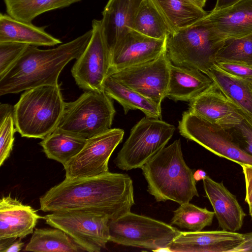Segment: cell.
<instances>
[{
  "label": "cell",
  "instance_id": "20",
  "mask_svg": "<svg viewBox=\"0 0 252 252\" xmlns=\"http://www.w3.org/2000/svg\"><path fill=\"white\" fill-rule=\"evenodd\" d=\"M144 0H109L102 12L103 32L110 50L132 30Z\"/></svg>",
  "mask_w": 252,
  "mask_h": 252
},
{
  "label": "cell",
  "instance_id": "9",
  "mask_svg": "<svg viewBox=\"0 0 252 252\" xmlns=\"http://www.w3.org/2000/svg\"><path fill=\"white\" fill-rule=\"evenodd\" d=\"M48 224L62 229L85 251L99 252L109 241V218L89 210L52 212L43 218Z\"/></svg>",
  "mask_w": 252,
  "mask_h": 252
},
{
  "label": "cell",
  "instance_id": "29",
  "mask_svg": "<svg viewBox=\"0 0 252 252\" xmlns=\"http://www.w3.org/2000/svg\"><path fill=\"white\" fill-rule=\"evenodd\" d=\"M132 30L146 36L165 39L170 31L152 0H144L134 18Z\"/></svg>",
  "mask_w": 252,
  "mask_h": 252
},
{
  "label": "cell",
  "instance_id": "32",
  "mask_svg": "<svg viewBox=\"0 0 252 252\" xmlns=\"http://www.w3.org/2000/svg\"><path fill=\"white\" fill-rule=\"evenodd\" d=\"M14 118V106L0 105V166L9 157L13 149L14 134L16 131Z\"/></svg>",
  "mask_w": 252,
  "mask_h": 252
},
{
  "label": "cell",
  "instance_id": "34",
  "mask_svg": "<svg viewBox=\"0 0 252 252\" xmlns=\"http://www.w3.org/2000/svg\"><path fill=\"white\" fill-rule=\"evenodd\" d=\"M29 45L19 42H0V77L8 70Z\"/></svg>",
  "mask_w": 252,
  "mask_h": 252
},
{
  "label": "cell",
  "instance_id": "8",
  "mask_svg": "<svg viewBox=\"0 0 252 252\" xmlns=\"http://www.w3.org/2000/svg\"><path fill=\"white\" fill-rule=\"evenodd\" d=\"M175 130L161 119L145 117L131 129L114 162L125 171L141 168L165 147Z\"/></svg>",
  "mask_w": 252,
  "mask_h": 252
},
{
  "label": "cell",
  "instance_id": "6",
  "mask_svg": "<svg viewBox=\"0 0 252 252\" xmlns=\"http://www.w3.org/2000/svg\"><path fill=\"white\" fill-rule=\"evenodd\" d=\"M104 91H86L76 100L66 103L55 129L85 139L111 128L116 110Z\"/></svg>",
  "mask_w": 252,
  "mask_h": 252
},
{
  "label": "cell",
  "instance_id": "18",
  "mask_svg": "<svg viewBox=\"0 0 252 252\" xmlns=\"http://www.w3.org/2000/svg\"><path fill=\"white\" fill-rule=\"evenodd\" d=\"M38 215L31 206L9 194L0 200V239H23L33 233Z\"/></svg>",
  "mask_w": 252,
  "mask_h": 252
},
{
  "label": "cell",
  "instance_id": "22",
  "mask_svg": "<svg viewBox=\"0 0 252 252\" xmlns=\"http://www.w3.org/2000/svg\"><path fill=\"white\" fill-rule=\"evenodd\" d=\"M170 31L188 27L206 16V2L201 0H152Z\"/></svg>",
  "mask_w": 252,
  "mask_h": 252
},
{
  "label": "cell",
  "instance_id": "36",
  "mask_svg": "<svg viewBox=\"0 0 252 252\" xmlns=\"http://www.w3.org/2000/svg\"><path fill=\"white\" fill-rule=\"evenodd\" d=\"M246 184L245 201L249 208V214L252 219V166L241 165Z\"/></svg>",
  "mask_w": 252,
  "mask_h": 252
},
{
  "label": "cell",
  "instance_id": "38",
  "mask_svg": "<svg viewBox=\"0 0 252 252\" xmlns=\"http://www.w3.org/2000/svg\"><path fill=\"white\" fill-rule=\"evenodd\" d=\"M24 246V243L21 239L14 240L4 250L3 252H17L21 250Z\"/></svg>",
  "mask_w": 252,
  "mask_h": 252
},
{
  "label": "cell",
  "instance_id": "14",
  "mask_svg": "<svg viewBox=\"0 0 252 252\" xmlns=\"http://www.w3.org/2000/svg\"><path fill=\"white\" fill-rule=\"evenodd\" d=\"M166 40L151 38L131 30L110 50L109 75L158 57L166 50Z\"/></svg>",
  "mask_w": 252,
  "mask_h": 252
},
{
  "label": "cell",
  "instance_id": "12",
  "mask_svg": "<svg viewBox=\"0 0 252 252\" xmlns=\"http://www.w3.org/2000/svg\"><path fill=\"white\" fill-rule=\"evenodd\" d=\"M124 135L123 129L114 128L87 139L82 150L63 166L65 179L93 177L109 172V158Z\"/></svg>",
  "mask_w": 252,
  "mask_h": 252
},
{
  "label": "cell",
  "instance_id": "10",
  "mask_svg": "<svg viewBox=\"0 0 252 252\" xmlns=\"http://www.w3.org/2000/svg\"><path fill=\"white\" fill-rule=\"evenodd\" d=\"M181 135L193 141L213 154L241 166H252V156L241 149L227 130L216 126L190 113L185 111L179 122Z\"/></svg>",
  "mask_w": 252,
  "mask_h": 252
},
{
  "label": "cell",
  "instance_id": "15",
  "mask_svg": "<svg viewBox=\"0 0 252 252\" xmlns=\"http://www.w3.org/2000/svg\"><path fill=\"white\" fill-rule=\"evenodd\" d=\"M190 113L228 130L243 119L242 110L229 100L214 83L189 101Z\"/></svg>",
  "mask_w": 252,
  "mask_h": 252
},
{
  "label": "cell",
  "instance_id": "17",
  "mask_svg": "<svg viewBox=\"0 0 252 252\" xmlns=\"http://www.w3.org/2000/svg\"><path fill=\"white\" fill-rule=\"evenodd\" d=\"M204 189L222 230L237 232L242 227L246 216L235 195L222 182H217L208 176L203 179Z\"/></svg>",
  "mask_w": 252,
  "mask_h": 252
},
{
  "label": "cell",
  "instance_id": "7",
  "mask_svg": "<svg viewBox=\"0 0 252 252\" xmlns=\"http://www.w3.org/2000/svg\"><path fill=\"white\" fill-rule=\"evenodd\" d=\"M109 241L117 244L167 251L180 231L164 222L129 212L109 222Z\"/></svg>",
  "mask_w": 252,
  "mask_h": 252
},
{
  "label": "cell",
  "instance_id": "11",
  "mask_svg": "<svg viewBox=\"0 0 252 252\" xmlns=\"http://www.w3.org/2000/svg\"><path fill=\"white\" fill-rule=\"evenodd\" d=\"M92 35L86 48L76 59L71 74L77 85L86 91H103V84L111 66L110 53L101 20L92 21Z\"/></svg>",
  "mask_w": 252,
  "mask_h": 252
},
{
  "label": "cell",
  "instance_id": "39",
  "mask_svg": "<svg viewBox=\"0 0 252 252\" xmlns=\"http://www.w3.org/2000/svg\"><path fill=\"white\" fill-rule=\"evenodd\" d=\"M240 0H217L214 11L221 10L228 7Z\"/></svg>",
  "mask_w": 252,
  "mask_h": 252
},
{
  "label": "cell",
  "instance_id": "26",
  "mask_svg": "<svg viewBox=\"0 0 252 252\" xmlns=\"http://www.w3.org/2000/svg\"><path fill=\"white\" fill-rule=\"evenodd\" d=\"M25 251L37 252L85 251L64 231L55 227L35 228Z\"/></svg>",
  "mask_w": 252,
  "mask_h": 252
},
{
  "label": "cell",
  "instance_id": "28",
  "mask_svg": "<svg viewBox=\"0 0 252 252\" xmlns=\"http://www.w3.org/2000/svg\"><path fill=\"white\" fill-rule=\"evenodd\" d=\"M7 14L20 21L32 23L39 15L67 7L81 0H3Z\"/></svg>",
  "mask_w": 252,
  "mask_h": 252
},
{
  "label": "cell",
  "instance_id": "23",
  "mask_svg": "<svg viewBox=\"0 0 252 252\" xmlns=\"http://www.w3.org/2000/svg\"><path fill=\"white\" fill-rule=\"evenodd\" d=\"M23 43L33 46H52L62 41L42 27L20 21L8 14H0V42Z\"/></svg>",
  "mask_w": 252,
  "mask_h": 252
},
{
  "label": "cell",
  "instance_id": "41",
  "mask_svg": "<svg viewBox=\"0 0 252 252\" xmlns=\"http://www.w3.org/2000/svg\"><path fill=\"white\" fill-rule=\"evenodd\" d=\"M201 0L204 1L205 2H206V1H207V0Z\"/></svg>",
  "mask_w": 252,
  "mask_h": 252
},
{
  "label": "cell",
  "instance_id": "5",
  "mask_svg": "<svg viewBox=\"0 0 252 252\" xmlns=\"http://www.w3.org/2000/svg\"><path fill=\"white\" fill-rule=\"evenodd\" d=\"M224 41L203 17L168 34L166 53L172 64L206 74L216 63L217 54Z\"/></svg>",
  "mask_w": 252,
  "mask_h": 252
},
{
  "label": "cell",
  "instance_id": "35",
  "mask_svg": "<svg viewBox=\"0 0 252 252\" xmlns=\"http://www.w3.org/2000/svg\"><path fill=\"white\" fill-rule=\"evenodd\" d=\"M215 64L230 74L252 82V65L234 62H219Z\"/></svg>",
  "mask_w": 252,
  "mask_h": 252
},
{
  "label": "cell",
  "instance_id": "4",
  "mask_svg": "<svg viewBox=\"0 0 252 252\" xmlns=\"http://www.w3.org/2000/svg\"><path fill=\"white\" fill-rule=\"evenodd\" d=\"M65 105L59 84L25 91L14 106L16 130L22 137L43 139L56 128Z\"/></svg>",
  "mask_w": 252,
  "mask_h": 252
},
{
  "label": "cell",
  "instance_id": "25",
  "mask_svg": "<svg viewBox=\"0 0 252 252\" xmlns=\"http://www.w3.org/2000/svg\"><path fill=\"white\" fill-rule=\"evenodd\" d=\"M103 89L111 98L117 101L126 114L130 110H139L148 117L161 119V105L116 81L108 75Z\"/></svg>",
  "mask_w": 252,
  "mask_h": 252
},
{
  "label": "cell",
  "instance_id": "27",
  "mask_svg": "<svg viewBox=\"0 0 252 252\" xmlns=\"http://www.w3.org/2000/svg\"><path fill=\"white\" fill-rule=\"evenodd\" d=\"M87 139L55 129L40 142L47 158L64 166L83 148Z\"/></svg>",
  "mask_w": 252,
  "mask_h": 252
},
{
  "label": "cell",
  "instance_id": "30",
  "mask_svg": "<svg viewBox=\"0 0 252 252\" xmlns=\"http://www.w3.org/2000/svg\"><path fill=\"white\" fill-rule=\"evenodd\" d=\"M173 213L171 223L190 231H202L211 225L215 216L214 212L189 202L181 204Z\"/></svg>",
  "mask_w": 252,
  "mask_h": 252
},
{
  "label": "cell",
  "instance_id": "21",
  "mask_svg": "<svg viewBox=\"0 0 252 252\" xmlns=\"http://www.w3.org/2000/svg\"><path fill=\"white\" fill-rule=\"evenodd\" d=\"M206 74L195 69L170 65L166 97L174 101H189L213 83Z\"/></svg>",
  "mask_w": 252,
  "mask_h": 252
},
{
  "label": "cell",
  "instance_id": "3",
  "mask_svg": "<svg viewBox=\"0 0 252 252\" xmlns=\"http://www.w3.org/2000/svg\"><path fill=\"white\" fill-rule=\"evenodd\" d=\"M147 191L157 201L180 205L199 196L193 173L183 156L180 139L164 147L141 168Z\"/></svg>",
  "mask_w": 252,
  "mask_h": 252
},
{
  "label": "cell",
  "instance_id": "13",
  "mask_svg": "<svg viewBox=\"0 0 252 252\" xmlns=\"http://www.w3.org/2000/svg\"><path fill=\"white\" fill-rule=\"evenodd\" d=\"M170 63L165 50L153 60L109 75L121 84L161 105L166 97Z\"/></svg>",
  "mask_w": 252,
  "mask_h": 252
},
{
  "label": "cell",
  "instance_id": "33",
  "mask_svg": "<svg viewBox=\"0 0 252 252\" xmlns=\"http://www.w3.org/2000/svg\"><path fill=\"white\" fill-rule=\"evenodd\" d=\"M242 111V120L227 130L239 148L252 156V118L243 110Z\"/></svg>",
  "mask_w": 252,
  "mask_h": 252
},
{
  "label": "cell",
  "instance_id": "37",
  "mask_svg": "<svg viewBox=\"0 0 252 252\" xmlns=\"http://www.w3.org/2000/svg\"><path fill=\"white\" fill-rule=\"evenodd\" d=\"M244 234V240L233 252H252V232Z\"/></svg>",
  "mask_w": 252,
  "mask_h": 252
},
{
  "label": "cell",
  "instance_id": "2",
  "mask_svg": "<svg viewBox=\"0 0 252 252\" xmlns=\"http://www.w3.org/2000/svg\"><path fill=\"white\" fill-rule=\"evenodd\" d=\"M92 30L58 47L42 50L29 45L8 70L0 77V95L16 94L44 85H58L59 75L71 60L77 59L88 45Z\"/></svg>",
  "mask_w": 252,
  "mask_h": 252
},
{
  "label": "cell",
  "instance_id": "16",
  "mask_svg": "<svg viewBox=\"0 0 252 252\" xmlns=\"http://www.w3.org/2000/svg\"><path fill=\"white\" fill-rule=\"evenodd\" d=\"M244 234L224 230L181 231L168 246L172 252H233Z\"/></svg>",
  "mask_w": 252,
  "mask_h": 252
},
{
  "label": "cell",
  "instance_id": "19",
  "mask_svg": "<svg viewBox=\"0 0 252 252\" xmlns=\"http://www.w3.org/2000/svg\"><path fill=\"white\" fill-rule=\"evenodd\" d=\"M223 39L252 34V0H240L225 8L208 12L204 17Z\"/></svg>",
  "mask_w": 252,
  "mask_h": 252
},
{
  "label": "cell",
  "instance_id": "31",
  "mask_svg": "<svg viewBox=\"0 0 252 252\" xmlns=\"http://www.w3.org/2000/svg\"><path fill=\"white\" fill-rule=\"evenodd\" d=\"M219 62H239L252 65V34L225 40L216 57V63Z\"/></svg>",
  "mask_w": 252,
  "mask_h": 252
},
{
  "label": "cell",
  "instance_id": "24",
  "mask_svg": "<svg viewBox=\"0 0 252 252\" xmlns=\"http://www.w3.org/2000/svg\"><path fill=\"white\" fill-rule=\"evenodd\" d=\"M206 75L239 108L252 118V82L230 74L215 64Z\"/></svg>",
  "mask_w": 252,
  "mask_h": 252
},
{
  "label": "cell",
  "instance_id": "1",
  "mask_svg": "<svg viewBox=\"0 0 252 252\" xmlns=\"http://www.w3.org/2000/svg\"><path fill=\"white\" fill-rule=\"evenodd\" d=\"M40 210H89L117 219L134 205L133 182L127 175L108 173L93 177L65 179L39 199Z\"/></svg>",
  "mask_w": 252,
  "mask_h": 252
},
{
  "label": "cell",
  "instance_id": "40",
  "mask_svg": "<svg viewBox=\"0 0 252 252\" xmlns=\"http://www.w3.org/2000/svg\"><path fill=\"white\" fill-rule=\"evenodd\" d=\"M206 176L205 172L201 170H198L193 173V177L196 182L202 179Z\"/></svg>",
  "mask_w": 252,
  "mask_h": 252
}]
</instances>
